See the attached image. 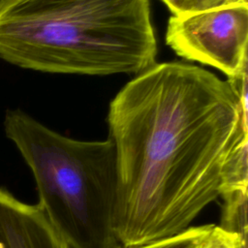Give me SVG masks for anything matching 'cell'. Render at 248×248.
<instances>
[{
	"instance_id": "cell-5",
	"label": "cell",
	"mask_w": 248,
	"mask_h": 248,
	"mask_svg": "<svg viewBox=\"0 0 248 248\" xmlns=\"http://www.w3.org/2000/svg\"><path fill=\"white\" fill-rule=\"evenodd\" d=\"M0 248H71L39 203L17 200L0 187Z\"/></svg>"
},
{
	"instance_id": "cell-3",
	"label": "cell",
	"mask_w": 248,
	"mask_h": 248,
	"mask_svg": "<svg viewBox=\"0 0 248 248\" xmlns=\"http://www.w3.org/2000/svg\"><path fill=\"white\" fill-rule=\"evenodd\" d=\"M3 125L33 173L38 203L69 246L120 248L112 140L68 138L18 108L6 111Z\"/></svg>"
},
{
	"instance_id": "cell-1",
	"label": "cell",
	"mask_w": 248,
	"mask_h": 248,
	"mask_svg": "<svg viewBox=\"0 0 248 248\" xmlns=\"http://www.w3.org/2000/svg\"><path fill=\"white\" fill-rule=\"evenodd\" d=\"M248 108L228 80L184 62L155 63L111 100L122 246L178 233L219 197L246 194Z\"/></svg>"
},
{
	"instance_id": "cell-9",
	"label": "cell",
	"mask_w": 248,
	"mask_h": 248,
	"mask_svg": "<svg viewBox=\"0 0 248 248\" xmlns=\"http://www.w3.org/2000/svg\"><path fill=\"white\" fill-rule=\"evenodd\" d=\"M198 4L199 11H203L235 4H248V0H198Z\"/></svg>"
},
{
	"instance_id": "cell-2",
	"label": "cell",
	"mask_w": 248,
	"mask_h": 248,
	"mask_svg": "<svg viewBox=\"0 0 248 248\" xmlns=\"http://www.w3.org/2000/svg\"><path fill=\"white\" fill-rule=\"evenodd\" d=\"M149 0H0V59L49 74H140L156 63Z\"/></svg>"
},
{
	"instance_id": "cell-6",
	"label": "cell",
	"mask_w": 248,
	"mask_h": 248,
	"mask_svg": "<svg viewBox=\"0 0 248 248\" xmlns=\"http://www.w3.org/2000/svg\"><path fill=\"white\" fill-rule=\"evenodd\" d=\"M214 225L191 226L188 229L163 238L120 248H202Z\"/></svg>"
},
{
	"instance_id": "cell-7",
	"label": "cell",
	"mask_w": 248,
	"mask_h": 248,
	"mask_svg": "<svg viewBox=\"0 0 248 248\" xmlns=\"http://www.w3.org/2000/svg\"><path fill=\"white\" fill-rule=\"evenodd\" d=\"M202 248H247V233L234 232L214 225Z\"/></svg>"
},
{
	"instance_id": "cell-8",
	"label": "cell",
	"mask_w": 248,
	"mask_h": 248,
	"mask_svg": "<svg viewBox=\"0 0 248 248\" xmlns=\"http://www.w3.org/2000/svg\"><path fill=\"white\" fill-rule=\"evenodd\" d=\"M173 16L199 12L198 0H162Z\"/></svg>"
},
{
	"instance_id": "cell-4",
	"label": "cell",
	"mask_w": 248,
	"mask_h": 248,
	"mask_svg": "<svg viewBox=\"0 0 248 248\" xmlns=\"http://www.w3.org/2000/svg\"><path fill=\"white\" fill-rule=\"evenodd\" d=\"M166 42L180 57L235 78L247 72L248 4L171 15Z\"/></svg>"
}]
</instances>
